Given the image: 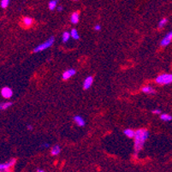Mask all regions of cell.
I'll return each instance as SVG.
<instances>
[{"instance_id":"cell-8","label":"cell","mask_w":172,"mask_h":172,"mask_svg":"<svg viewBox=\"0 0 172 172\" xmlns=\"http://www.w3.org/2000/svg\"><path fill=\"white\" fill-rule=\"evenodd\" d=\"M76 70H73V69H71V70H66V71H64L63 74V80H64V81H66V80L70 79L71 76H73L76 75Z\"/></svg>"},{"instance_id":"cell-7","label":"cell","mask_w":172,"mask_h":172,"mask_svg":"<svg viewBox=\"0 0 172 172\" xmlns=\"http://www.w3.org/2000/svg\"><path fill=\"white\" fill-rule=\"evenodd\" d=\"M93 82V76H88V77H86L85 81H84V83H83V88L85 90L89 89L91 86H92V84Z\"/></svg>"},{"instance_id":"cell-22","label":"cell","mask_w":172,"mask_h":172,"mask_svg":"<svg viewBox=\"0 0 172 172\" xmlns=\"http://www.w3.org/2000/svg\"><path fill=\"white\" fill-rule=\"evenodd\" d=\"M152 113H153V114H161V113H162V111H161L160 110L156 109V110H153V111H152Z\"/></svg>"},{"instance_id":"cell-1","label":"cell","mask_w":172,"mask_h":172,"mask_svg":"<svg viewBox=\"0 0 172 172\" xmlns=\"http://www.w3.org/2000/svg\"><path fill=\"white\" fill-rule=\"evenodd\" d=\"M149 136V132L146 129H140L136 130L135 135V151L140 152L142 150L144 144Z\"/></svg>"},{"instance_id":"cell-26","label":"cell","mask_w":172,"mask_h":172,"mask_svg":"<svg viewBox=\"0 0 172 172\" xmlns=\"http://www.w3.org/2000/svg\"><path fill=\"white\" fill-rule=\"evenodd\" d=\"M27 129H28V130H32V129H33V128H32V126H31V125L27 126Z\"/></svg>"},{"instance_id":"cell-5","label":"cell","mask_w":172,"mask_h":172,"mask_svg":"<svg viewBox=\"0 0 172 172\" xmlns=\"http://www.w3.org/2000/svg\"><path fill=\"white\" fill-rule=\"evenodd\" d=\"M1 95L4 99H10L12 97V95H13V91L10 87L5 86V87H3L2 90H1Z\"/></svg>"},{"instance_id":"cell-27","label":"cell","mask_w":172,"mask_h":172,"mask_svg":"<svg viewBox=\"0 0 172 172\" xmlns=\"http://www.w3.org/2000/svg\"><path fill=\"white\" fill-rule=\"evenodd\" d=\"M37 171H38V172H43V171H44V170H43L38 169V170H37Z\"/></svg>"},{"instance_id":"cell-13","label":"cell","mask_w":172,"mask_h":172,"mask_svg":"<svg viewBox=\"0 0 172 172\" xmlns=\"http://www.w3.org/2000/svg\"><path fill=\"white\" fill-rule=\"evenodd\" d=\"M22 22H23V25L25 27H30L32 26L33 20L31 17H24L23 20H22Z\"/></svg>"},{"instance_id":"cell-14","label":"cell","mask_w":172,"mask_h":172,"mask_svg":"<svg viewBox=\"0 0 172 172\" xmlns=\"http://www.w3.org/2000/svg\"><path fill=\"white\" fill-rule=\"evenodd\" d=\"M60 152H61V148H60V146H57V145L53 146L52 148V151H51V153H52V155L53 156L58 155Z\"/></svg>"},{"instance_id":"cell-16","label":"cell","mask_w":172,"mask_h":172,"mask_svg":"<svg viewBox=\"0 0 172 172\" xmlns=\"http://www.w3.org/2000/svg\"><path fill=\"white\" fill-rule=\"evenodd\" d=\"M160 119L165 121V122H170L172 120V116L169 114H166V113H163L160 115Z\"/></svg>"},{"instance_id":"cell-4","label":"cell","mask_w":172,"mask_h":172,"mask_svg":"<svg viewBox=\"0 0 172 172\" xmlns=\"http://www.w3.org/2000/svg\"><path fill=\"white\" fill-rule=\"evenodd\" d=\"M16 163V159H10V161L4 164H1L0 165V171H8L10 168H12Z\"/></svg>"},{"instance_id":"cell-15","label":"cell","mask_w":172,"mask_h":172,"mask_svg":"<svg viewBox=\"0 0 172 172\" xmlns=\"http://www.w3.org/2000/svg\"><path fill=\"white\" fill-rule=\"evenodd\" d=\"M57 7V0H52L48 3V8L50 10H54Z\"/></svg>"},{"instance_id":"cell-10","label":"cell","mask_w":172,"mask_h":172,"mask_svg":"<svg viewBox=\"0 0 172 172\" xmlns=\"http://www.w3.org/2000/svg\"><path fill=\"white\" fill-rule=\"evenodd\" d=\"M123 134H124L127 137H129V138H135V131L131 129H127L123 131Z\"/></svg>"},{"instance_id":"cell-20","label":"cell","mask_w":172,"mask_h":172,"mask_svg":"<svg viewBox=\"0 0 172 172\" xmlns=\"http://www.w3.org/2000/svg\"><path fill=\"white\" fill-rule=\"evenodd\" d=\"M10 3V0H1V3H0V6L3 9H6L8 5Z\"/></svg>"},{"instance_id":"cell-11","label":"cell","mask_w":172,"mask_h":172,"mask_svg":"<svg viewBox=\"0 0 172 172\" xmlns=\"http://www.w3.org/2000/svg\"><path fill=\"white\" fill-rule=\"evenodd\" d=\"M142 92L144 93H146V94H154V93H156V91L151 86H146L142 87Z\"/></svg>"},{"instance_id":"cell-18","label":"cell","mask_w":172,"mask_h":172,"mask_svg":"<svg viewBox=\"0 0 172 172\" xmlns=\"http://www.w3.org/2000/svg\"><path fill=\"white\" fill-rule=\"evenodd\" d=\"M70 34H71V38H73L74 40H79V34H78V32H77V30L76 29H72L71 30V32H70Z\"/></svg>"},{"instance_id":"cell-21","label":"cell","mask_w":172,"mask_h":172,"mask_svg":"<svg viewBox=\"0 0 172 172\" xmlns=\"http://www.w3.org/2000/svg\"><path fill=\"white\" fill-rule=\"evenodd\" d=\"M167 22H168V20H167L166 18H163L162 20L159 22V28H163V27H164L165 26L166 24H167Z\"/></svg>"},{"instance_id":"cell-23","label":"cell","mask_w":172,"mask_h":172,"mask_svg":"<svg viewBox=\"0 0 172 172\" xmlns=\"http://www.w3.org/2000/svg\"><path fill=\"white\" fill-rule=\"evenodd\" d=\"M50 144L49 143H44L41 145V147H43V148H47V147H49Z\"/></svg>"},{"instance_id":"cell-28","label":"cell","mask_w":172,"mask_h":172,"mask_svg":"<svg viewBox=\"0 0 172 172\" xmlns=\"http://www.w3.org/2000/svg\"><path fill=\"white\" fill-rule=\"evenodd\" d=\"M75 1H77V0H75Z\"/></svg>"},{"instance_id":"cell-24","label":"cell","mask_w":172,"mask_h":172,"mask_svg":"<svg viewBox=\"0 0 172 172\" xmlns=\"http://www.w3.org/2000/svg\"><path fill=\"white\" fill-rule=\"evenodd\" d=\"M94 29L96 30V31H99V30L101 29V26H100V25H99V24H97V25H95V26H94Z\"/></svg>"},{"instance_id":"cell-12","label":"cell","mask_w":172,"mask_h":172,"mask_svg":"<svg viewBox=\"0 0 172 172\" xmlns=\"http://www.w3.org/2000/svg\"><path fill=\"white\" fill-rule=\"evenodd\" d=\"M79 13L78 12H74L72 15H71V17H70V21L73 24H77L79 22Z\"/></svg>"},{"instance_id":"cell-19","label":"cell","mask_w":172,"mask_h":172,"mask_svg":"<svg viewBox=\"0 0 172 172\" xmlns=\"http://www.w3.org/2000/svg\"><path fill=\"white\" fill-rule=\"evenodd\" d=\"M12 106V103L11 102H4V103H2L1 105H0V109L2 110H6L8 109L10 106Z\"/></svg>"},{"instance_id":"cell-2","label":"cell","mask_w":172,"mask_h":172,"mask_svg":"<svg viewBox=\"0 0 172 172\" xmlns=\"http://www.w3.org/2000/svg\"><path fill=\"white\" fill-rule=\"evenodd\" d=\"M156 82L160 85H167L172 83V74H162L156 78Z\"/></svg>"},{"instance_id":"cell-3","label":"cell","mask_w":172,"mask_h":172,"mask_svg":"<svg viewBox=\"0 0 172 172\" xmlns=\"http://www.w3.org/2000/svg\"><path fill=\"white\" fill-rule=\"evenodd\" d=\"M54 37L52 36L50 38L49 40H47V41H45L44 43L40 44L38 47H36L34 49H33V52H42L44 50L48 49L50 47H52L54 43Z\"/></svg>"},{"instance_id":"cell-17","label":"cell","mask_w":172,"mask_h":172,"mask_svg":"<svg viewBox=\"0 0 172 172\" xmlns=\"http://www.w3.org/2000/svg\"><path fill=\"white\" fill-rule=\"evenodd\" d=\"M70 37H71V34L69 32H64L63 33V37H62V40H63V43H67L70 40Z\"/></svg>"},{"instance_id":"cell-6","label":"cell","mask_w":172,"mask_h":172,"mask_svg":"<svg viewBox=\"0 0 172 172\" xmlns=\"http://www.w3.org/2000/svg\"><path fill=\"white\" fill-rule=\"evenodd\" d=\"M172 40V31L171 32H170L169 33H167L165 35V37L161 40V42H160V45H161V47H167V46H169L170 42H171Z\"/></svg>"},{"instance_id":"cell-9","label":"cell","mask_w":172,"mask_h":172,"mask_svg":"<svg viewBox=\"0 0 172 172\" xmlns=\"http://www.w3.org/2000/svg\"><path fill=\"white\" fill-rule=\"evenodd\" d=\"M74 122L79 126V127H83L85 125V120L83 119L81 116H76L74 117Z\"/></svg>"},{"instance_id":"cell-25","label":"cell","mask_w":172,"mask_h":172,"mask_svg":"<svg viewBox=\"0 0 172 172\" xmlns=\"http://www.w3.org/2000/svg\"><path fill=\"white\" fill-rule=\"evenodd\" d=\"M63 6H61V5H60V6H57V11H62V10H63Z\"/></svg>"}]
</instances>
